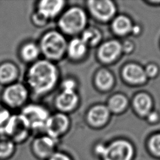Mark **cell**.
Returning <instances> with one entry per match:
<instances>
[{"mask_svg":"<svg viewBox=\"0 0 160 160\" xmlns=\"http://www.w3.org/2000/svg\"><path fill=\"white\" fill-rule=\"evenodd\" d=\"M31 131L28 121L19 113L11 115L4 128L3 133L15 143L26 140Z\"/></svg>","mask_w":160,"mask_h":160,"instance_id":"obj_6","label":"cell"},{"mask_svg":"<svg viewBox=\"0 0 160 160\" xmlns=\"http://www.w3.org/2000/svg\"><path fill=\"white\" fill-rule=\"evenodd\" d=\"M134 103L137 111L141 114H145L148 112L151 108V101L148 95L140 94L135 98Z\"/></svg>","mask_w":160,"mask_h":160,"instance_id":"obj_21","label":"cell"},{"mask_svg":"<svg viewBox=\"0 0 160 160\" xmlns=\"http://www.w3.org/2000/svg\"><path fill=\"white\" fill-rule=\"evenodd\" d=\"M149 147L153 153L160 156V134L156 135L151 138L149 142Z\"/></svg>","mask_w":160,"mask_h":160,"instance_id":"obj_28","label":"cell"},{"mask_svg":"<svg viewBox=\"0 0 160 160\" xmlns=\"http://www.w3.org/2000/svg\"><path fill=\"white\" fill-rule=\"evenodd\" d=\"M109 112L106 107L103 106H95L89 110L87 120L91 125L98 126L103 124L108 118Z\"/></svg>","mask_w":160,"mask_h":160,"instance_id":"obj_16","label":"cell"},{"mask_svg":"<svg viewBox=\"0 0 160 160\" xmlns=\"http://www.w3.org/2000/svg\"><path fill=\"white\" fill-rule=\"evenodd\" d=\"M113 28L118 34H124L131 30V24L126 17L119 16L114 21Z\"/></svg>","mask_w":160,"mask_h":160,"instance_id":"obj_22","label":"cell"},{"mask_svg":"<svg viewBox=\"0 0 160 160\" xmlns=\"http://www.w3.org/2000/svg\"><path fill=\"white\" fill-rule=\"evenodd\" d=\"M121 49V46L118 42L115 41L107 42L100 47L99 56L104 61H111L118 56Z\"/></svg>","mask_w":160,"mask_h":160,"instance_id":"obj_17","label":"cell"},{"mask_svg":"<svg viewBox=\"0 0 160 160\" xmlns=\"http://www.w3.org/2000/svg\"><path fill=\"white\" fill-rule=\"evenodd\" d=\"M38 45L44 59L52 62L60 61L66 55L68 41L59 30L51 29L44 32Z\"/></svg>","mask_w":160,"mask_h":160,"instance_id":"obj_2","label":"cell"},{"mask_svg":"<svg viewBox=\"0 0 160 160\" xmlns=\"http://www.w3.org/2000/svg\"><path fill=\"white\" fill-rule=\"evenodd\" d=\"M11 116V114L8 108L4 105L0 104V134H4V128Z\"/></svg>","mask_w":160,"mask_h":160,"instance_id":"obj_25","label":"cell"},{"mask_svg":"<svg viewBox=\"0 0 160 160\" xmlns=\"http://www.w3.org/2000/svg\"><path fill=\"white\" fill-rule=\"evenodd\" d=\"M127 104V100L122 95L113 96L109 101V108L114 111L118 112L122 110Z\"/></svg>","mask_w":160,"mask_h":160,"instance_id":"obj_24","label":"cell"},{"mask_svg":"<svg viewBox=\"0 0 160 160\" xmlns=\"http://www.w3.org/2000/svg\"><path fill=\"white\" fill-rule=\"evenodd\" d=\"M59 79V70L55 62L46 59L32 63L26 74V86L37 96H43L52 92Z\"/></svg>","mask_w":160,"mask_h":160,"instance_id":"obj_1","label":"cell"},{"mask_svg":"<svg viewBox=\"0 0 160 160\" xmlns=\"http://www.w3.org/2000/svg\"><path fill=\"white\" fill-rule=\"evenodd\" d=\"M20 113L28 121L31 131L44 130L51 114L44 106L36 103L26 104L21 108Z\"/></svg>","mask_w":160,"mask_h":160,"instance_id":"obj_5","label":"cell"},{"mask_svg":"<svg viewBox=\"0 0 160 160\" xmlns=\"http://www.w3.org/2000/svg\"><path fill=\"white\" fill-rule=\"evenodd\" d=\"M84 43L88 46L96 45L101 39L99 31L94 28H85L80 37Z\"/></svg>","mask_w":160,"mask_h":160,"instance_id":"obj_20","label":"cell"},{"mask_svg":"<svg viewBox=\"0 0 160 160\" xmlns=\"http://www.w3.org/2000/svg\"><path fill=\"white\" fill-rule=\"evenodd\" d=\"M79 102V96L76 91H61L55 97L54 104L58 112L68 114L73 112Z\"/></svg>","mask_w":160,"mask_h":160,"instance_id":"obj_9","label":"cell"},{"mask_svg":"<svg viewBox=\"0 0 160 160\" xmlns=\"http://www.w3.org/2000/svg\"><path fill=\"white\" fill-rule=\"evenodd\" d=\"M14 151V142L4 134H0V159L9 158Z\"/></svg>","mask_w":160,"mask_h":160,"instance_id":"obj_19","label":"cell"},{"mask_svg":"<svg viewBox=\"0 0 160 160\" xmlns=\"http://www.w3.org/2000/svg\"><path fill=\"white\" fill-rule=\"evenodd\" d=\"M123 73L124 78L128 81L134 83L142 82L145 81L146 78L145 71L140 66L136 64L126 66Z\"/></svg>","mask_w":160,"mask_h":160,"instance_id":"obj_18","label":"cell"},{"mask_svg":"<svg viewBox=\"0 0 160 160\" xmlns=\"http://www.w3.org/2000/svg\"><path fill=\"white\" fill-rule=\"evenodd\" d=\"M58 139L45 134L37 137L32 143V151L39 159H48L55 152Z\"/></svg>","mask_w":160,"mask_h":160,"instance_id":"obj_10","label":"cell"},{"mask_svg":"<svg viewBox=\"0 0 160 160\" xmlns=\"http://www.w3.org/2000/svg\"><path fill=\"white\" fill-rule=\"evenodd\" d=\"M61 90L76 91L77 88V82L72 78H67L64 79L61 84Z\"/></svg>","mask_w":160,"mask_h":160,"instance_id":"obj_27","label":"cell"},{"mask_svg":"<svg viewBox=\"0 0 160 160\" xmlns=\"http://www.w3.org/2000/svg\"><path fill=\"white\" fill-rule=\"evenodd\" d=\"M29 96L28 87L21 82H14L6 86L1 93L3 105L8 108H22L26 104Z\"/></svg>","mask_w":160,"mask_h":160,"instance_id":"obj_4","label":"cell"},{"mask_svg":"<svg viewBox=\"0 0 160 160\" xmlns=\"http://www.w3.org/2000/svg\"><path fill=\"white\" fill-rule=\"evenodd\" d=\"M131 47H132V46L129 43H128V44H125V49L126 51H129L131 49Z\"/></svg>","mask_w":160,"mask_h":160,"instance_id":"obj_32","label":"cell"},{"mask_svg":"<svg viewBox=\"0 0 160 160\" xmlns=\"http://www.w3.org/2000/svg\"><path fill=\"white\" fill-rule=\"evenodd\" d=\"M41 51L38 44L29 41L22 44L19 49V56L21 59L29 63H33L38 60Z\"/></svg>","mask_w":160,"mask_h":160,"instance_id":"obj_15","label":"cell"},{"mask_svg":"<svg viewBox=\"0 0 160 160\" xmlns=\"http://www.w3.org/2000/svg\"><path fill=\"white\" fill-rule=\"evenodd\" d=\"M31 21L34 26L41 28L46 26L49 22V20L39 12L35 11L31 15Z\"/></svg>","mask_w":160,"mask_h":160,"instance_id":"obj_26","label":"cell"},{"mask_svg":"<svg viewBox=\"0 0 160 160\" xmlns=\"http://www.w3.org/2000/svg\"><path fill=\"white\" fill-rule=\"evenodd\" d=\"M158 72V68L156 66L151 64L149 65L145 71V73L146 75H148L149 76H154L156 75V74Z\"/></svg>","mask_w":160,"mask_h":160,"instance_id":"obj_30","label":"cell"},{"mask_svg":"<svg viewBox=\"0 0 160 160\" xmlns=\"http://www.w3.org/2000/svg\"><path fill=\"white\" fill-rule=\"evenodd\" d=\"M88 46L80 37L72 38L68 41L66 55L72 61L81 59L87 52Z\"/></svg>","mask_w":160,"mask_h":160,"instance_id":"obj_13","label":"cell"},{"mask_svg":"<svg viewBox=\"0 0 160 160\" xmlns=\"http://www.w3.org/2000/svg\"><path fill=\"white\" fill-rule=\"evenodd\" d=\"M88 6L91 13L100 20H108L114 12V4L108 0L89 1Z\"/></svg>","mask_w":160,"mask_h":160,"instance_id":"obj_12","label":"cell"},{"mask_svg":"<svg viewBox=\"0 0 160 160\" xmlns=\"http://www.w3.org/2000/svg\"><path fill=\"white\" fill-rule=\"evenodd\" d=\"M19 75L17 65L10 61L0 64V84L6 86L16 82Z\"/></svg>","mask_w":160,"mask_h":160,"instance_id":"obj_14","label":"cell"},{"mask_svg":"<svg viewBox=\"0 0 160 160\" xmlns=\"http://www.w3.org/2000/svg\"><path fill=\"white\" fill-rule=\"evenodd\" d=\"M66 4L64 0H41L37 2L36 11L49 21L61 15L65 9Z\"/></svg>","mask_w":160,"mask_h":160,"instance_id":"obj_11","label":"cell"},{"mask_svg":"<svg viewBox=\"0 0 160 160\" xmlns=\"http://www.w3.org/2000/svg\"><path fill=\"white\" fill-rule=\"evenodd\" d=\"M148 119L151 121H154L158 119V114L156 112H151L148 115Z\"/></svg>","mask_w":160,"mask_h":160,"instance_id":"obj_31","label":"cell"},{"mask_svg":"<svg viewBox=\"0 0 160 160\" xmlns=\"http://www.w3.org/2000/svg\"><path fill=\"white\" fill-rule=\"evenodd\" d=\"M71 120L68 114L56 112L51 114L46 123L44 131L50 137L58 139L69 129Z\"/></svg>","mask_w":160,"mask_h":160,"instance_id":"obj_7","label":"cell"},{"mask_svg":"<svg viewBox=\"0 0 160 160\" xmlns=\"http://www.w3.org/2000/svg\"><path fill=\"white\" fill-rule=\"evenodd\" d=\"M58 28L64 36L76 37L86 28L87 15L83 9L72 6L65 9L58 18Z\"/></svg>","mask_w":160,"mask_h":160,"instance_id":"obj_3","label":"cell"},{"mask_svg":"<svg viewBox=\"0 0 160 160\" xmlns=\"http://www.w3.org/2000/svg\"><path fill=\"white\" fill-rule=\"evenodd\" d=\"M97 85L102 89H108L113 82V78L111 74L106 70H101L96 77Z\"/></svg>","mask_w":160,"mask_h":160,"instance_id":"obj_23","label":"cell"},{"mask_svg":"<svg viewBox=\"0 0 160 160\" xmlns=\"http://www.w3.org/2000/svg\"><path fill=\"white\" fill-rule=\"evenodd\" d=\"M48 160H72L69 156L61 152H55Z\"/></svg>","mask_w":160,"mask_h":160,"instance_id":"obj_29","label":"cell"},{"mask_svg":"<svg viewBox=\"0 0 160 160\" xmlns=\"http://www.w3.org/2000/svg\"><path fill=\"white\" fill-rule=\"evenodd\" d=\"M133 154L131 145L125 141H117L106 148L104 160H130Z\"/></svg>","mask_w":160,"mask_h":160,"instance_id":"obj_8","label":"cell"}]
</instances>
